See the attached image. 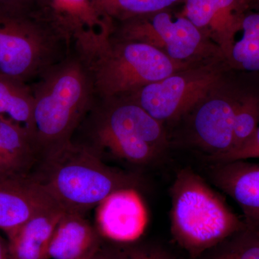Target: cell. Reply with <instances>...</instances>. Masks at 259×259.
<instances>
[{
	"mask_svg": "<svg viewBox=\"0 0 259 259\" xmlns=\"http://www.w3.org/2000/svg\"><path fill=\"white\" fill-rule=\"evenodd\" d=\"M79 131L84 139L74 142L133 164L158 161L169 146L164 125L125 97L95 99Z\"/></svg>",
	"mask_w": 259,
	"mask_h": 259,
	"instance_id": "obj_2",
	"label": "cell"
},
{
	"mask_svg": "<svg viewBox=\"0 0 259 259\" xmlns=\"http://www.w3.org/2000/svg\"><path fill=\"white\" fill-rule=\"evenodd\" d=\"M209 167V180L239 205L245 223L259 221V163L237 160L212 163Z\"/></svg>",
	"mask_w": 259,
	"mask_h": 259,
	"instance_id": "obj_14",
	"label": "cell"
},
{
	"mask_svg": "<svg viewBox=\"0 0 259 259\" xmlns=\"http://www.w3.org/2000/svg\"><path fill=\"white\" fill-rule=\"evenodd\" d=\"M96 228L104 238L117 243L139 240L147 223L144 202L135 189L117 191L97 207Z\"/></svg>",
	"mask_w": 259,
	"mask_h": 259,
	"instance_id": "obj_13",
	"label": "cell"
},
{
	"mask_svg": "<svg viewBox=\"0 0 259 259\" xmlns=\"http://www.w3.org/2000/svg\"><path fill=\"white\" fill-rule=\"evenodd\" d=\"M73 47L40 10L0 9V74L31 84L64 59Z\"/></svg>",
	"mask_w": 259,
	"mask_h": 259,
	"instance_id": "obj_6",
	"label": "cell"
},
{
	"mask_svg": "<svg viewBox=\"0 0 259 259\" xmlns=\"http://www.w3.org/2000/svg\"><path fill=\"white\" fill-rule=\"evenodd\" d=\"M259 158V127L256 132L244 145L237 149L212 158L209 161L212 163L237 161V160H250Z\"/></svg>",
	"mask_w": 259,
	"mask_h": 259,
	"instance_id": "obj_24",
	"label": "cell"
},
{
	"mask_svg": "<svg viewBox=\"0 0 259 259\" xmlns=\"http://www.w3.org/2000/svg\"><path fill=\"white\" fill-rule=\"evenodd\" d=\"M170 197L172 236L192 258L207 253L245 226L244 220L192 168L177 172Z\"/></svg>",
	"mask_w": 259,
	"mask_h": 259,
	"instance_id": "obj_4",
	"label": "cell"
},
{
	"mask_svg": "<svg viewBox=\"0 0 259 259\" xmlns=\"http://www.w3.org/2000/svg\"><path fill=\"white\" fill-rule=\"evenodd\" d=\"M251 10H259V0H249Z\"/></svg>",
	"mask_w": 259,
	"mask_h": 259,
	"instance_id": "obj_28",
	"label": "cell"
},
{
	"mask_svg": "<svg viewBox=\"0 0 259 259\" xmlns=\"http://www.w3.org/2000/svg\"><path fill=\"white\" fill-rule=\"evenodd\" d=\"M184 4L180 14L216 44L224 57L245 13L251 10L249 0H185Z\"/></svg>",
	"mask_w": 259,
	"mask_h": 259,
	"instance_id": "obj_11",
	"label": "cell"
},
{
	"mask_svg": "<svg viewBox=\"0 0 259 259\" xmlns=\"http://www.w3.org/2000/svg\"><path fill=\"white\" fill-rule=\"evenodd\" d=\"M59 205L32 174L0 175V230L16 229L35 214Z\"/></svg>",
	"mask_w": 259,
	"mask_h": 259,
	"instance_id": "obj_12",
	"label": "cell"
},
{
	"mask_svg": "<svg viewBox=\"0 0 259 259\" xmlns=\"http://www.w3.org/2000/svg\"><path fill=\"white\" fill-rule=\"evenodd\" d=\"M249 90L227 79L186 115L190 120L191 140L209 158L233 148L237 111Z\"/></svg>",
	"mask_w": 259,
	"mask_h": 259,
	"instance_id": "obj_9",
	"label": "cell"
},
{
	"mask_svg": "<svg viewBox=\"0 0 259 259\" xmlns=\"http://www.w3.org/2000/svg\"><path fill=\"white\" fill-rule=\"evenodd\" d=\"M76 49L87 65L97 99L127 96L195 65L177 62L148 44L112 33L90 47Z\"/></svg>",
	"mask_w": 259,
	"mask_h": 259,
	"instance_id": "obj_5",
	"label": "cell"
},
{
	"mask_svg": "<svg viewBox=\"0 0 259 259\" xmlns=\"http://www.w3.org/2000/svg\"><path fill=\"white\" fill-rule=\"evenodd\" d=\"M37 9L76 47L93 45L113 30V22L100 13L93 0H37Z\"/></svg>",
	"mask_w": 259,
	"mask_h": 259,
	"instance_id": "obj_10",
	"label": "cell"
},
{
	"mask_svg": "<svg viewBox=\"0 0 259 259\" xmlns=\"http://www.w3.org/2000/svg\"><path fill=\"white\" fill-rule=\"evenodd\" d=\"M224 59L193 65L124 97L165 125L184 118L199 102L227 79Z\"/></svg>",
	"mask_w": 259,
	"mask_h": 259,
	"instance_id": "obj_7",
	"label": "cell"
},
{
	"mask_svg": "<svg viewBox=\"0 0 259 259\" xmlns=\"http://www.w3.org/2000/svg\"><path fill=\"white\" fill-rule=\"evenodd\" d=\"M225 60L230 69L259 72V10H250L245 13L238 33ZM236 34V35H237Z\"/></svg>",
	"mask_w": 259,
	"mask_h": 259,
	"instance_id": "obj_19",
	"label": "cell"
},
{
	"mask_svg": "<svg viewBox=\"0 0 259 259\" xmlns=\"http://www.w3.org/2000/svg\"><path fill=\"white\" fill-rule=\"evenodd\" d=\"M205 259H259V236L245 224L222 243L209 250Z\"/></svg>",
	"mask_w": 259,
	"mask_h": 259,
	"instance_id": "obj_21",
	"label": "cell"
},
{
	"mask_svg": "<svg viewBox=\"0 0 259 259\" xmlns=\"http://www.w3.org/2000/svg\"><path fill=\"white\" fill-rule=\"evenodd\" d=\"M30 87L32 141L41 161L72 144L96 97L87 65L74 46Z\"/></svg>",
	"mask_w": 259,
	"mask_h": 259,
	"instance_id": "obj_1",
	"label": "cell"
},
{
	"mask_svg": "<svg viewBox=\"0 0 259 259\" xmlns=\"http://www.w3.org/2000/svg\"><path fill=\"white\" fill-rule=\"evenodd\" d=\"M0 9L32 12L37 10V0H0Z\"/></svg>",
	"mask_w": 259,
	"mask_h": 259,
	"instance_id": "obj_25",
	"label": "cell"
},
{
	"mask_svg": "<svg viewBox=\"0 0 259 259\" xmlns=\"http://www.w3.org/2000/svg\"><path fill=\"white\" fill-rule=\"evenodd\" d=\"M87 259H119L117 245H107L104 243L95 254Z\"/></svg>",
	"mask_w": 259,
	"mask_h": 259,
	"instance_id": "obj_26",
	"label": "cell"
},
{
	"mask_svg": "<svg viewBox=\"0 0 259 259\" xmlns=\"http://www.w3.org/2000/svg\"><path fill=\"white\" fill-rule=\"evenodd\" d=\"M40 161L30 135L0 120V175H28Z\"/></svg>",
	"mask_w": 259,
	"mask_h": 259,
	"instance_id": "obj_17",
	"label": "cell"
},
{
	"mask_svg": "<svg viewBox=\"0 0 259 259\" xmlns=\"http://www.w3.org/2000/svg\"><path fill=\"white\" fill-rule=\"evenodd\" d=\"M33 107L34 97L30 84L0 74V120L26 131L32 140Z\"/></svg>",
	"mask_w": 259,
	"mask_h": 259,
	"instance_id": "obj_18",
	"label": "cell"
},
{
	"mask_svg": "<svg viewBox=\"0 0 259 259\" xmlns=\"http://www.w3.org/2000/svg\"><path fill=\"white\" fill-rule=\"evenodd\" d=\"M258 127L259 94L249 90L242 100L237 111L233 131V148L231 151L248 142Z\"/></svg>",
	"mask_w": 259,
	"mask_h": 259,
	"instance_id": "obj_22",
	"label": "cell"
},
{
	"mask_svg": "<svg viewBox=\"0 0 259 259\" xmlns=\"http://www.w3.org/2000/svg\"><path fill=\"white\" fill-rule=\"evenodd\" d=\"M0 259H12L10 257L8 241L0 236Z\"/></svg>",
	"mask_w": 259,
	"mask_h": 259,
	"instance_id": "obj_27",
	"label": "cell"
},
{
	"mask_svg": "<svg viewBox=\"0 0 259 259\" xmlns=\"http://www.w3.org/2000/svg\"><path fill=\"white\" fill-rule=\"evenodd\" d=\"M245 224H246L247 226H250V228H253V229L256 232L257 234H258V236H259V221H257V222L253 223H250V224H247V223H245Z\"/></svg>",
	"mask_w": 259,
	"mask_h": 259,
	"instance_id": "obj_29",
	"label": "cell"
},
{
	"mask_svg": "<svg viewBox=\"0 0 259 259\" xmlns=\"http://www.w3.org/2000/svg\"><path fill=\"white\" fill-rule=\"evenodd\" d=\"M97 9L113 23L144 16L171 7L185 0H93Z\"/></svg>",
	"mask_w": 259,
	"mask_h": 259,
	"instance_id": "obj_20",
	"label": "cell"
},
{
	"mask_svg": "<svg viewBox=\"0 0 259 259\" xmlns=\"http://www.w3.org/2000/svg\"><path fill=\"white\" fill-rule=\"evenodd\" d=\"M64 212L60 206H53L6 233L11 258L47 259L51 238Z\"/></svg>",
	"mask_w": 259,
	"mask_h": 259,
	"instance_id": "obj_16",
	"label": "cell"
},
{
	"mask_svg": "<svg viewBox=\"0 0 259 259\" xmlns=\"http://www.w3.org/2000/svg\"><path fill=\"white\" fill-rule=\"evenodd\" d=\"M104 238L82 214L65 212L56 227L47 259H87L104 244Z\"/></svg>",
	"mask_w": 259,
	"mask_h": 259,
	"instance_id": "obj_15",
	"label": "cell"
},
{
	"mask_svg": "<svg viewBox=\"0 0 259 259\" xmlns=\"http://www.w3.org/2000/svg\"><path fill=\"white\" fill-rule=\"evenodd\" d=\"M32 175L65 212L82 215L114 192L140 185L138 175L108 166L75 142L42 160Z\"/></svg>",
	"mask_w": 259,
	"mask_h": 259,
	"instance_id": "obj_3",
	"label": "cell"
},
{
	"mask_svg": "<svg viewBox=\"0 0 259 259\" xmlns=\"http://www.w3.org/2000/svg\"><path fill=\"white\" fill-rule=\"evenodd\" d=\"M135 243H117L119 259H175L160 247Z\"/></svg>",
	"mask_w": 259,
	"mask_h": 259,
	"instance_id": "obj_23",
	"label": "cell"
},
{
	"mask_svg": "<svg viewBox=\"0 0 259 259\" xmlns=\"http://www.w3.org/2000/svg\"><path fill=\"white\" fill-rule=\"evenodd\" d=\"M112 35L145 42L177 62L197 64L225 59L222 51L190 20L171 10L113 23Z\"/></svg>",
	"mask_w": 259,
	"mask_h": 259,
	"instance_id": "obj_8",
	"label": "cell"
}]
</instances>
